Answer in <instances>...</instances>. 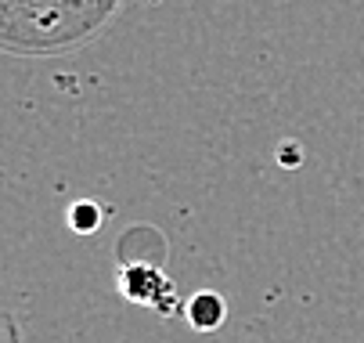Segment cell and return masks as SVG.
I'll use <instances>...</instances> for the list:
<instances>
[{
	"mask_svg": "<svg viewBox=\"0 0 364 343\" xmlns=\"http://www.w3.org/2000/svg\"><path fill=\"white\" fill-rule=\"evenodd\" d=\"M112 4L116 0H55L43 43H62V40H73V36L94 29L97 19L105 15Z\"/></svg>",
	"mask_w": 364,
	"mask_h": 343,
	"instance_id": "obj_1",
	"label": "cell"
}]
</instances>
